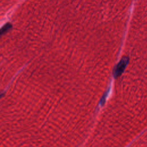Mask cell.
Returning a JSON list of instances; mask_svg holds the SVG:
<instances>
[{"label": "cell", "mask_w": 147, "mask_h": 147, "mask_svg": "<svg viewBox=\"0 0 147 147\" xmlns=\"http://www.w3.org/2000/svg\"><path fill=\"white\" fill-rule=\"evenodd\" d=\"M128 60L129 59L127 57H124L121 60L119 63L117 65L114 71V75L115 77H118L122 74V72L123 71L125 67H126V64H127Z\"/></svg>", "instance_id": "obj_1"}, {"label": "cell", "mask_w": 147, "mask_h": 147, "mask_svg": "<svg viewBox=\"0 0 147 147\" xmlns=\"http://www.w3.org/2000/svg\"><path fill=\"white\" fill-rule=\"evenodd\" d=\"M12 24L10 22L5 24L3 26L0 28V36L9 32L12 28Z\"/></svg>", "instance_id": "obj_2"}, {"label": "cell", "mask_w": 147, "mask_h": 147, "mask_svg": "<svg viewBox=\"0 0 147 147\" xmlns=\"http://www.w3.org/2000/svg\"><path fill=\"white\" fill-rule=\"evenodd\" d=\"M2 96H3V94H0V98H1Z\"/></svg>", "instance_id": "obj_3"}]
</instances>
